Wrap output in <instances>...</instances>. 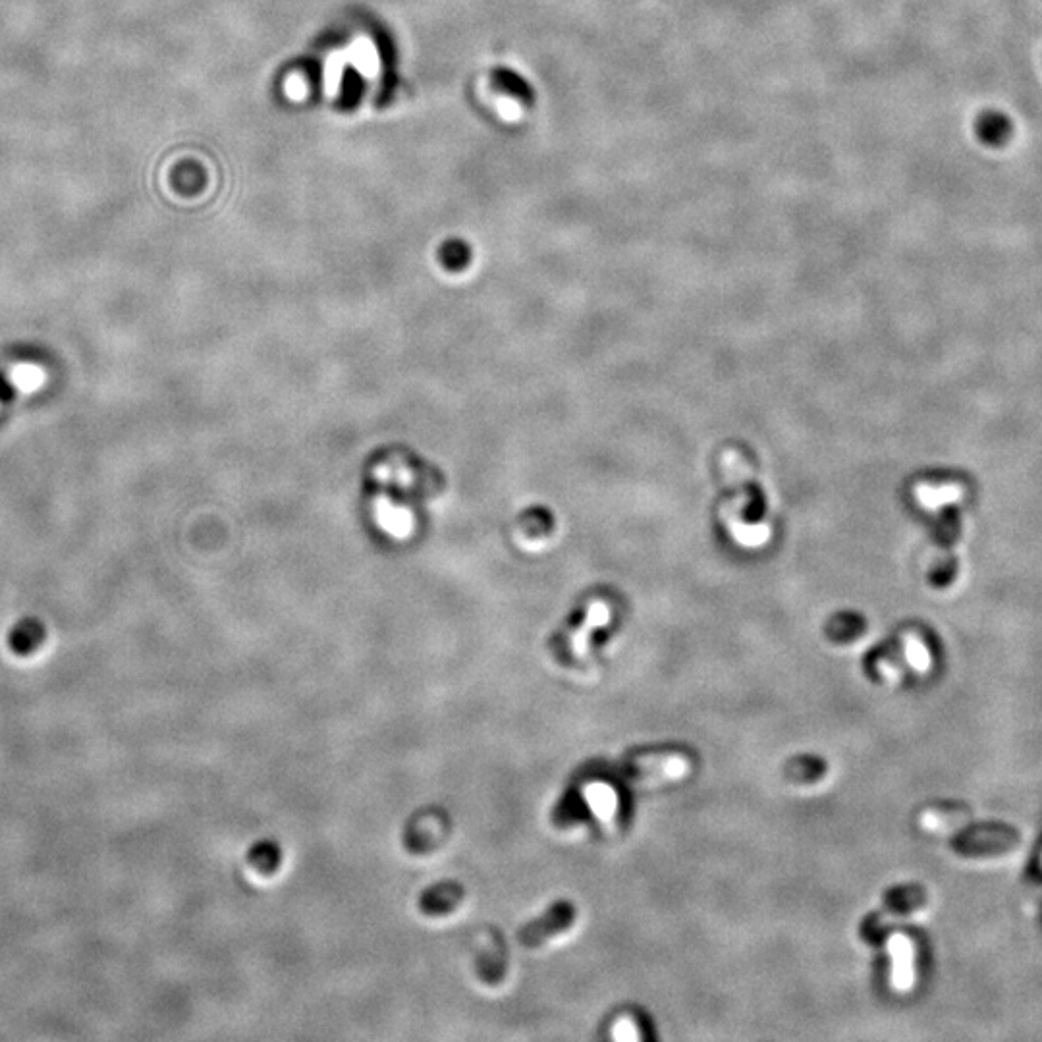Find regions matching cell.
Listing matches in <instances>:
<instances>
[{"label": "cell", "mask_w": 1042, "mask_h": 1042, "mask_svg": "<svg viewBox=\"0 0 1042 1042\" xmlns=\"http://www.w3.org/2000/svg\"><path fill=\"white\" fill-rule=\"evenodd\" d=\"M493 80L494 85H496L500 91L508 93L510 97L518 99L520 103H525V105H531V103H533L535 93H533L531 85L525 82V80L521 78L520 74H516V72H512V70H506V68H498V70L493 74Z\"/></svg>", "instance_id": "obj_7"}, {"label": "cell", "mask_w": 1042, "mask_h": 1042, "mask_svg": "<svg viewBox=\"0 0 1042 1042\" xmlns=\"http://www.w3.org/2000/svg\"><path fill=\"white\" fill-rule=\"evenodd\" d=\"M631 776L637 778H678L687 772L686 757L678 753L666 755H635L631 757Z\"/></svg>", "instance_id": "obj_2"}, {"label": "cell", "mask_w": 1042, "mask_h": 1042, "mask_svg": "<svg viewBox=\"0 0 1042 1042\" xmlns=\"http://www.w3.org/2000/svg\"><path fill=\"white\" fill-rule=\"evenodd\" d=\"M8 396H10V386L0 377V398H8Z\"/></svg>", "instance_id": "obj_12"}, {"label": "cell", "mask_w": 1042, "mask_h": 1042, "mask_svg": "<svg viewBox=\"0 0 1042 1042\" xmlns=\"http://www.w3.org/2000/svg\"><path fill=\"white\" fill-rule=\"evenodd\" d=\"M45 639H47L45 624L39 618H35V616H26V618L18 620L10 628L8 637H6V643H8V649L16 657L26 659L29 655H33L37 649H41Z\"/></svg>", "instance_id": "obj_3"}, {"label": "cell", "mask_w": 1042, "mask_h": 1042, "mask_svg": "<svg viewBox=\"0 0 1042 1042\" xmlns=\"http://www.w3.org/2000/svg\"><path fill=\"white\" fill-rule=\"evenodd\" d=\"M890 952H892V958H894L892 983H894V987L905 990L913 983V948H911V942L902 934H896L890 940Z\"/></svg>", "instance_id": "obj_6"}, {"label": "cell", "mask_w": 1042, "mask_h": 1042, "mask_svg": "<svg viewBox=\"0 0 1042 1042\" xmlns=\"http://www.w3.org/2000/svg\"><path fill=\"white\" fill-rule=\"evenodd\" d=\"M614 1039H618V1041H637V1039H641V1035L637 1031V1025H635V1021L631 1017L624 1015L614 1025Z\"/></svg>", "instance_id": "obj_11"}, {"label": "cell", "mask_w": 1042, "mask_h": 1042, "mask_svg": "<svg viewBox=\"0 0 1042 1042\" xmlns=\"http://www.w3.org/2000/svg\"><path fill=\"white\" fill-rule=\"evenodd\" d=\"M589 801L604 821L612 819V815L616 811V796L608 786H593L589 790Z\"/></svg>", "instance_id": "obj_10"}, {"label": "cell", "mask_w": 1042, "mask_h": 1042, "mask_svg": "<svg viewBox=\"0 0 1042 1042\" xmlns=\"http://www.w3.org/2000/svg\"><path fill=\"white\" fill-rule=\"evenodd\" d=\"M572 923H574V907L568 904L554 905L541 921H537L535 925H531L523 931L521 940L529 946H535V944L545 942L554 934L566 931Z\"/></svg>", "instance_id": "obj_4"}, {"label": "cell", "mask_w": 1042, "mask_h": 1042, "mask_svg": "<svg viewBox=\"0 0 1042 1042\" xmlns=\"http://www.w3.org/2000/svg\"><path fill=\"white\" fill-rule=\"evenodd\" d=\"M975 134L988 147H1002L1014 136V122L1000 110H983L975 120Z\"/></svg>", "instance_id": "obj_5"}, {"label": "cell", "mask_w": 1042, "mask_h": 1042, "mask_svg": "<svg viewBox=\"0 0 1042 1042\" xmlns=\"http://www.w3.org/2000/svg\"><path fill=\"white\" fill-rule=\"evenodd\" d=\"M923 900H925V894L919 888H904V890L892 892L884 907L863 925V938H867L871 942L877 940L892 915L911 911L913 907L923 904Z\"/></svg>", "instance_id": "obj_1"}, {"label": "cell", "mask_w": 1042, "mask_h": 1042, "mask_svg": "<svg viewBox=\"0 0 1042 1042\" xmlns=\"http://www.w3.org/2000/svg\"><path fill=\"white\" fill-rule=\"evenodd\" d=\"M826 774V765L817 757H797L786 765V778L797 784H813Z\"/></svg>", "instance_id": "obj_8"}, {"label": "cell", "mask_w": 1042, "mask_h": 1042, "mask_svg": "<svg viewBox=\"0 0 1042 1042\" xmlns=\"http://www.w3.org/2000/svg\"><path fill=\"white\" fill-rule=\"evenodd\" d=\"M440 259H442L446 269L460 271L462 267H466L467 261H469V247L464 242H458V240L446 242L440 249Z\"/></svg>", "instance_id": "obj_9"}]
</instances>
